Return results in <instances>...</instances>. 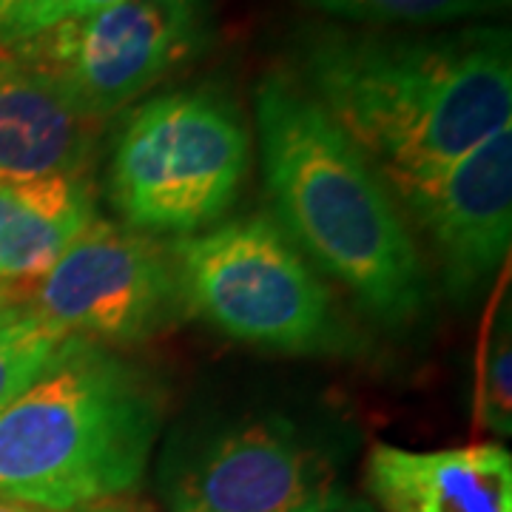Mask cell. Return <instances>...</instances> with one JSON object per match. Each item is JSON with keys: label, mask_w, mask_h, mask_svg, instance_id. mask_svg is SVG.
<instances>
[{"label": "cell", "mask_w": 512, "mask_h": 512, "mask_svg": "<svg viewBox=\"0 0 512 512\" xmlns=\"http://www.w3.org/2000/svg\"><path fill=\"white\" fill-rule=\"evenodd\" d=\"M168 254L185 308L237 342L291 356L359 348L322 276L268 214L171 239Z\"/></svg>", "instance_id": "cell-5"}, {"label": "cell", "mask_w": 512, "mask_h": 512, "mask_svg": "<svg viewBox=\"0 0 512 512\" xmlns=\"http://www.w3.org/2000/svg\"><path fill=\"white\" fill-rule=\"evenodd\" d=\"M97 134L52 77L0 49V183L89 177Z\"/></svg>", "instance_id": "cell-10"}, {"label": "cell", "mask_w": 512, "mask_h": 512, "mask_svg": "<svg viewBox=\"0 0 512 512\" xmlns=\"http://www.w3.org/2000/svg\"><path fill=\"white\" fill-rule=\"evenodd\" d=\"M495 6H498V12H501V9H507V6H510V0H493Z\"/></svg>", "instance_id": "cell-21"}, {"label": "cell", "mask_w": 512, "mask_h": 512, "mask_svg": "<svg viewBox=\"0 0 512 512\" xmlns=\"http://www.w3.org/2000/svg\"><path fill=\"white\" fill-rule=\"evenodd\" d=\"M367 490L384 512H512V458L493 441L444 450L376 444Z\"/></svg>", "instance_id": "cell-11"}, {"label": "cell", "mask_w": 512, "mask_h": 512, "mask_svg": "<svg viewBox=\"0 0 512 512\" xmlns=\"http://www.w3.org/2000/svg\"><path fill=\"white\" fill-rule=\"evenodd\" d=\"M29 308L100 345L154 339L188 311L168 245L100 217L37 279Z\"/></svg>", "instance_id": "cell-7"}, {"label": "cell", "mask_w": 512, "mask_h": 512, "mask_svg": "<svg viewBox=\"0 0 512 512\" xmlns=\"http://www.w3.org/2000/svg\"><path fill=\"white\" fill-rule=\"evenodd\" d=\"M171 512H328L325 458L282 416H248L191 433L163 458Z\"/></svg>", "instance_id": "cell-8"}, {"label": "cell", "mask_w": 512, "mask_h": 512, "mask_svg": "<svg viewBox=\"0 0 512 512\" xmlns=\"http://www.w3.org/2000/svg\"><path fill=\"white\" fill-rule=\"evenodd\" d=\"M254 114L279 228L373 319L416 325L430 302L427 271L379 168L288 74L256 86Z\"/></svg>", "instance_id": "cell-2"}, {"label": "cell", "mask_w": 512, "mask_h": 512, "mask_svg": "<svg viewBox=\"0 0 512 512\" xmlns=\"http://www.w3.org/2000/svg\"><path fill=\"white\" fill-rule=\"evenodd\" d=\"M86 512H143V510L123 507V504H103V507H94V510H86Z\"/></svg>", "instance_id": "cell-20"}, {"label": "cell", "mask_w": 512, "mask_h": 512, "mask_svg": "<svg viewBox=\"0 0 512 512\" xmlns=\"http://www.w3.org/2000/svg\"><path fill=\"white\" fill-rule=\"evenodd\" d=\"M0 512H43V510H35V507H23V504H12V501H3V498H0Z\"/></svg>", "instance_id": "cell-19"}, {"label": "cell", "mask_w": 512, "mask_h": 512, "mask_svg": "<svg viewBox=\"0 0 512 512\" xmlns=\"http://www.w3.org/2000/svg\"><path fill=\"white\" fill-rule=\"evenodd\" d=\"M66 333L35 311L0 328V413L35 382Z\"/></svg>", "instance_id": "cell-14"}, {"label": "cell", "mask_w": 512, "mask_h": 512, "mask_svg": "<svg viewBox=\"0 0 512 512\" xmlns=\"http://www.w3.org/2000/svg\"><path fill=\"white\" fill-rule=\"evenodd\" d=\"M157 379L109 345L66 336L0 413V498L86 512L131 493L160 439Z\"/></svg>", "instance_id": "cell-3"}, {"label": "cell", "mask_w": 512, "mask_h": 512, "mask_svg": "<svg viewBox=\"0 0 512 512\" xmlns=\"http://www.w3.org/2000/svg\"><path fill=\"white\" fill-rule=\"evenodd\" d=\"M37 0H0V49H9L20 20L29 15Z\"/></svg>", "instance_id": "cell-17"}, {"label": "cell", "mask_w": 512, "mask_h": 512, "mask_svg": "<svg viewBox=\"0 0 512 512\" xmlns=\"http://www.w3.org/2000/svg\"><path fill=\"white\" fill-rule=\"evenodd\" d=\"M484 419L498 436L512 433V339L510 313H504L501 325L495 328L493 342L487 350L484 370V393H481Z\"/></svg>", "instance_id": "cell-15"}, {"label": "cell", "mask_w": 512, "mask_h": 512, "mask_svg": "<svg viewBox=\"0 0 512 512\" xmlns=\"http://www.w3.org/2000/svg\"><path fill=\"white\" fill-rule=\"evenodd\" d=\"M293 52L296 83L384 183L441 171L512 123V40L504 26L421 35L313 26Z\"/></svg>", "instance_id": "cell-1"}, {"label": "cell", "mask_w": 512, "mask_h": 512, "mask_svg": "<svg viewBox=\"0 0 512 512\" xmlns=\"http://www.w3.org/2000/svg\"><path fill=\"white\" fill-rule=\"evenodd\" d=\"M94 220L89 177L0 183V285L43 279Z\"/></svg>", "instance_id": "cell-12"}, {"label": "cell", "mask_w": 512, "mask_h": 512, "mask_svg": "<svg viewBox=\"0 0 512 512\" xmlns=\"http://www.w3.org/2000/svg\"><path fill=\"white\" fill-rule=\"evenodd\" d=\"M32 311L29 308V299H23L15 288H9V285H0V328L3 325H9V322H15L20 316H26V313Z\"/></svg>", "instance_id": "cell-18"}, {"label": "cell", "mask_w": 512, "mask_h": 512, "mask_svg": "<svg viewBox=\"0 0 512 512\" xmlns=\"http://www.w3.org/2000/svg\"><path fill=\"white\" fill-rule=\"evenodd\" d=\"M114 3H123V0H37L35 6L29 9V15L20 20L15 40L9 46L37 35V32H43L49 26H55L60 20L80 18V15H89V12L106 9V6H114Z\"/></svg>", "instance_id": "cell-16"}, {"label": "cell", "mask_w": 512, "mask_h": 512, "mask_svg": "<svg viewBox=\"0 0 512 512\" xmlns=\"http://www.w3.org/2000/svg\"><path fill=\"white\" fill-rule=\"evenodd\" d=\"M387 188L430 242L450 299L470 302L510 251L512 123L447 168Z\"/></svg>", "instance_id": "cell-9"}, {"label": "cell", "mask_w": 512, "mask_h": 512, "mask_svg": "<svg viewBox=\"0 0 512 512\" xmlns=\"http://www.w3.org/2000/svg\"><path fill=\"white\" fill-rule=\"evenodd\" d=\"M251 171V128L217 86L143 100L114 131L106 188L114 211L146 237L185 239L234 208Z\"/></svg>", "instance_id": "cell-4"}, {"label": "cell", "mask_w": 512, "mask_h": 512, "mask_svg": "<svg viewBox=\"0 0 512 512\" xmlns=\"http://www.w3.org/2000/svg\"><path fill=\"white\" fill-rule=\"evenodd\" d=\"M211 0H123L9 46L97 123L205 52Z\"/></svg>", "instance_id": "cell-6"}, {"label": "cell", "mask_w": 512, "mask_h": 512, "mask_svg": "<svg viewBox=\"0 0 512 512\" xmlns=\"http://www.w3.org/2000/svg\"><path fill=\"white\" fill-rule=\"evenodd\" d=\"M330 18L362 23V26H447L458 20H473L495 15L493 0H302Z\"/></svg>", "instance_id": "cell-13"}]
</instances>
